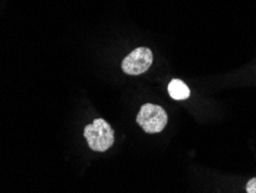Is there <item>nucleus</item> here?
Here are the masks:
<instances>
[{
  "label": "nucleus",
  "mask_w": 256,
  "mask_h": 193,
  "mask_svg": "<svg viewBox=\"0 0 256 193\" xmlns=\"http://www.w3.org/2000/svg\"><path fill=\"white\" fill-rule=\"evenodd\" d=\"M84 138L90 148L95 152L103 153L114 142V131L106 120L97 118L84 128Z\"/></svg>",
  "instance_id": "1"
},
{
  "label": "nucleus",
  "mask_w": 256,
  "mask_h": 193,
  "mask_svg": "<svg viewBox=\"0 0 256 193\" xmlns=\"http://www.w3.org/2000/svg\"><path fill=\"white\" fill-rule=\"evenodd\" d=\"M136 122L146 133H158L168 124V115L160 105L144 104L136 116Z\"/></svg>",
  "instance_id": "2"
},
{
  "label": "nucleus",
  "mask_w": 256,
  "mask_h": 193,
  "mask_svg": "<svg viewBox=\"0 0 256 193\" xmlns=\"http://www.w3.org/2000/svg\"><path fill=\"white\" fill-rule=\"evenodd\" d=\"M152 64V52L148 48H138L122 60V69L130 75H138L146 72Z\"/></svg>",
  "instance_id": "3"
},
{
  "label": "nucleus",
  "mask_w": 256,
  "mask_h": 193,
  "mask_svg": "<svg viewBox=\"0 0 256 193\" xmlns=\"http://www.w3.org/2000/svg\"><path fill=\"white\" fill-rule=\"evenodd\" d=\"M168 94L173 98V100L180 101V100H186L190 97V90L188 88V86L185 82L179 80V79H173V80L168 83Z\"/></svg>",
  "instance_id": "4"
},
{
  "label": "nucleus",
  "mask_w": 256,
  "mask_h": 193,
  "mask_svg": "<svg viewBox=\"0 0 256 193\" xmlns=\"http://www.w3.org/2000/svg\"><path fill=\"white\" fill-rule=\"evenodd\" d=\"M246 191L247 193H256V177L255 178H252L250 180H248V183L246 185Z\"/></svg>",
  "instance_id": "5"
}]
</instances>
